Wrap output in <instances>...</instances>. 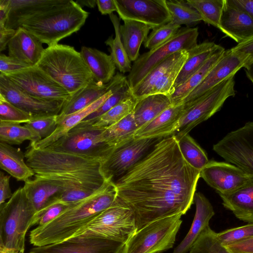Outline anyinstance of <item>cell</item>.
Returning <instances> with one entry per match:
<instances>
[{
  "label": "cell",
  "mask_w": 253,
  "mask_h": 253,
  "mask_svg": "<svg viewBox=\"0 0 253 253\" xmlns=\"http://www.w3.org/2000/svg\"><path fill=\"white\" fill-rule=\"evenodd\" d=\"M200 177V170L186 161L172 135L159 140L114 182L117 197L134 213L137 231L157 219L185 214Z\"/></svg>",
  "instance_id": "6da1fadb"
},
{
  "label": "cell",
  "mask_w": 253,
  "mask_h": 253,
  "mask_svg": "<svg viewBox=\"0 0 253 253\" xmlns=\"http://www.w3.org/2000/svg\"><path fill=\"white\" fill-rule=\"evenodd\" d=\"M25 156L35 177L49 181L61 190V195L45 208L81 201L98 190L107 180L101 171L102 163L91 158L38 148L31 143Z\"/></svg>",
  "instance_id": "7a4b0ae2"
},
{
  "label": "cell",
  "mask_w": 253,
  "mask_h": 253,
  "mask_svg": "<svg viewBox=\"0 0 253 253\" xmlns=\"http://www.w3.org/2000/svg\"><path fill=\"white\" fill-rule=\"evenodd\" d=\"M117 192L114 182L107 180L96 192L76 203L51 222L38 226L29 235L35 247L53 244L74 235L114 202Z\"/></svg>",
  "instance_id": "3957f363"
},
{
  "label": "cell",
  "mask_w": 253,
  "mask_h": 253,
  "mask_svg": "<svg viewBox=\"0 0 253 253\" xmlns=\"http://www.w3.org/2000/svg\"><path fill=\"white\" fill-rule=\"evenodd\" d=\"M88 13L75 1L64 0L52 8L25 20L21 25L48 46L79 31Z\"/></svg>",
  "instance_id": "277c9868"
},
{
  "label": "cell",
  "mask_w": 253,
  "mask_h": 253,
  "mask_svg": "<svg viewBox=\"0 0 253 253\" xmlns=\"http://www.w3.org/2000/svg\"><path fill=\"white\" fill-rule=\"evenodd\" d=\"M37 66L64 87L71 96L94 80L80 52L68 45L58 43L45 48Z\"/></svg>",
  "instance_id": "5b68a950"
},
{
  "label": "cell",
  "mask_w": 253,
  "mask_h": 253,
  "mask_svg": "<svg viewBox=\"0 0 253 253\" xmlns=\"http://www.w3.org/2000/svg\"><path fill=\"white\" fill-rule=\"evenodd\" d=\"M36 212L24 187H19L0 205V246L24 253L26 234Z\"/></svg>",
  "instance_id": "8992f818"
},
{
  "label": "cell",
  "mask_w": 253,
  "mask_h": 253,
  "mask_svg": "<svg viewBox=\"0 0 253 253\" xmlns=\"http://www.w3.org/2000/svg\"><path fill=\"white\" fill-rule=\"evenodd\" d=\"M136 231L133 212L117 197L111 206L72 237L99 238L125 244Z\"/></svg>",
  "instance_id": "52a82bcc"
},
{
  "label": "cell",
  "mask_w": 253,
  "mask_h": 253,
  "mask_svg": "<svg viewBox=\"0 0 253 253\" xmlns=\"http://www.w3.org/2000/svg\"><path fill=\"white\" fill-rule=\"evenodd\" d=\"M93 124L89 121L83 120L45 148L91 158L102 163L115 148L102 138V133L106 128L99 127Z\"/></svg>",
  "instance_id": "ba28073f"
},
{
  "label": "cell",
  "mask_w": 253,
  "mask_h": 253,
  "mask_svg": "<svg viewBox=\"0 0 253 253\" xmlns=\"http://www.w3.org/2000/svg\"><path fill=\"white\" fill-rule=\"evenodd\" d=\"M182 215L163 217L137 230L125 244L122 253H161L172 248L182 222Z\"/></svg>",
  "instance_id": "9c48e42d"
},
{
  "label": "cell",
  "mask_w": 253,
  "mask_h": 253,
  "mask_svg": "<svg viewBox=\"0 0 253 253\" xmlns=\"http://www.w3.org/2000/svg\"><path fill=\"white\" fill-rule=\"evenodd\" d=\"M234 77L222 81L193 102L184 104L185 110L174 134L177 139L213 116L228 98L235 95Z\"/></svg>",
  "instance_id": "30bf717a"
},
{
  "label": "cell",
  "mask_w": 253,
  "mask_h": 253,
  "mask_svg": "<svg viewBox=\"0 0 253 253\" xmlns=\"http://www.w3.org/2000/svg\"><path fill=\"white\" fill-rule=\"evenodd\" d=\"M198 28L181 27L170 40L159 47L140 55L133 62L126 77L132 89L156 65L171 55L181 50H188L198 44Z\"/></svg>",
  "instance_id": "8fae6325"
},
{
  "label": "cell",
  "mask_w": 253,
  "mask_h": 253,
  "mask_svg": "<svg viewBox=\"0 0 253 253\" xmlns=\"http://www.w3.org/2000/svg\"><path fill=\"white\" fill-rule=\"evenodd\" d=\"M213 150L226 162L253 175V121L228 133Z\"/></svg>",
  "instance_id": "7c38bea8"
},
{
  "label": "cell",
  "mask_w": 253,
  "mask_h": 253,
  "mask_svg": "<svg viewBox=\"0 0 253 253\" xmlns=\"http://www.w3.org/2000/svg\"><path fill=\"white\" fill-rule=\"evenodd\" d=\"M4 76L25 92L38 98L68 102L71 97L68 91L37 66Z\"/></svg>",
  "instance_id": "4fadbf2b"
},
{
  "label": "cell",
  "mask_w": 253,
  "mask_h": 253,
  "mask_svg": "<svg viewBox=\"0 0 253 253\" xmlns=\"http://www.w3.org/2000/svg\"><path fill=\"white\" fill-rule=\"evenodd\" d=\"M161 139L134 138L115 148L108 158L101 164V171L106 179L114 182L126 173Z\"/></svg>",
  "instance_id": "5bb4252c"
},
{
  "label": "cell",
  "mask_w": 253,
  "mask_h": 253,
  "mask_svg": "<svg viewBox=\"0 0 253 253\" xmlns=\"http://www.w3.org/2000/svg\"><path fill=\"white\" fill-rule=\"evenodd\" d=\"M0 94L17 107L32 115L33 118L58 115L67 102L34 96L21 89L1 74Z\"/></svg>",
  "instance_id": "9a60e30c"
},
{
  "label": "cell",
  "mask_w": 253,
  "mask_h": 253,
  "mask_svg": "<svg viewBox=\"0 0 253 253\" xmlns=\"http://www.w3.org/2000/svg\"><path fill=\"white\" fill-rule=\"evenodd\" d=\"M120 19L140 22L152 29L171 21L166 0H114Z\"/></svg>",
  "instance_id": "2e32d148"
},
{
  "label": "cell",
  "mask_w": 253,
  "mask_h": 253,
  "mask_svg": "<svg viewBox=\"0 0 253 253\" xmlns=\"http://www.w3.org/2000/svg\"><path fill=\"white\" fill-rule=\"evenodd\" d=\"M200 177L219 194L234 192L253 181V175L228 163L209 161L200 171Z\"/></svg>",
  "instance_id": "e0dca14e"
},
{
  "label": "cell",
  "mask_w": 253,
  "mask_h": 253,
  "mask_svg": "<svg viewBox=\"0 0 253 253\" xmlns=\"http://www.w3.org/2000/svg\"><path fill=\"white\" fill-rule=\"evenodd\" d=\"M125 244L107 239L72 237L61 242L35 247L34 253H122Z\"/></svg>",
  "instance_id": "ac0fdd59"
},
{
  "label": "cell",
  "mask_w": 253,
  "mask_h": 253,
  "mask_svg": "<svg viewBox=\"0 0 253 253\" xmlns=\"http://www.w3.org/2000/svg\"><path fill=\"white\" fill-rule=\"evenodd\" d=\"M244 56L231 50H225L222 57L211 69L203 82L183 100L189 104L197 100L206 92L235 74L247 64Z\"/></svg>",
  "instance_id": "d6986e66"
},
{
  "label": "cell",
  "mask_w": 253,
  "mask_h": 253,
  "mask_svg": "<svg viewBox=\"0 0 253 253\" xmlns=\"http://www.w3.org/2000/svg\"><path fill=\"white\" fill-rule=\"evenodd\" d=\"M127 82L126 77L119 72L107 84L94 80L73 95L58 115L62 117L81 110L98 100L110 90L123 85Z\"/></svg>",
  "instance_id": "ffe728a7"
},
{
  "label": "cell",
  "mask_w": 253,
  "mask_h": 253,
  "mask_svg": "<svg viewBox=\"0 0 253 253\" xmlns=\"http://www.w3.org/2000/svg\"><path fill=\"white\" fill-rule=\"evenodd\" d=\"M219 29L239 43L253 36V19L230 0H225Z\"/></svg>",
  "instance_id": "44dd1931"
},
{
  "label": "cell",
  "mask_w": 253,
  "mask_h": 253,
  "mask_svg": "<svg viewBox=\"0 0 253 253\" xmlns=\"http://www.w3.org/2000/svg\"><path fill=\"white\" fill-rule=\"evenodd\" d=\"M184 110V104L171 106L138 128L134 133V138H163L174 135Z\"/></svg>",
  "instance_id": "7402d4cb"
},
{
  "label": "cell",
  "mask_w": 253,
  "mask_h": 253,
  "mask_svg": "<svg viewBox=\"0 0 253 253\" xmlns=\"http://www.w3.org/2000/svg\"><path fill=\"white\" fill-rule=\"evenodd\" d=\"M42 43L22 27L17 30L8 44V56L29 66H37L43 53Z\"/></svg>",
  "instance_id": "603a6c76"
},
{
  "label": "cell",
  "mask_w": 253,
  "mask_h": 253,
  "mask_svg": "<svg viewBox=\"0 0 253 253\" xmlns=\"http://www.w3.org/2000/svg\"><path fill=\"white\" fill-rule=\"evenodd\" d=\"M194 202L196 211L191 226L187 235L172 253H187L202 231L208 226L215 212L209 200L201 193H196Z\"/></svg>",
  "instance_id": "cb8c5ba5"
},
{
  "label": "cell",
  "mask_w": 253,
  "mask_h": 253,
  "mask_svg": "<svg viewBox=\"0 0 253 253\" xmlns=\"http://www.w3.org/2000/svg\"><path fill=\"white\" fill-rule=\"evenodd\" d=\"M123 85L110 90L98 100L81 110L62 117L57 115V127L55 131L44 139L41 140L36 143H30L38 148L43 149L47 147L65 135L71 129L97 109L109 96Z\"/></svg>",
  "instance_id": "d4e9b609"
},
{
  "label": "cell",
  "mask_w": 253,
  "mask_h": 253,
  "mask_svg": "<svg viewBox=\"0 0 253 253\" xmlns=\"http://www.w3.org/2000/svg\"><path fill=\"white\" fill-rule=\"evenodd\" d=\"M64 0H10V12L5 27L17 30L27 19L49 9Z\"/></svg>",
  "instance_id": "484cf974"
},
{
  "label": "cell",
  "mask_w": 253,
  "mask_h": 253,
  "mask_svg": "<svg viewBox=\"0 0 253 253\" xmlns=\"http://www.w3.org/2000/svg\"><path fill=\"white\" fill-rule=\"evenodd\" d=\"M223 207L236 218L253 223V181L238 190L227 194H218Z\"/></svg>",
  "instance_id": "4316f807"
},
{
  "label": "cell",
  "mask_w": 253,
  "mask_h": 253,
  "mask_svg": "<svg viewBox=\"0 0 253 253\" xmlns=\"http://www.w3.org/2000/svg\"><path fill=\"white\" fill-rule=\"evenodd\" d=\"M0 167L18 181L25 182L34 176L20 148L0 142Z\"/></svg>",
  "instance_id": "83f0119b"
},
{
  "label": "cell",
  "mask_w": 253,
  "mask_h": 253,
  "mask_svg": "<svg viewBox=\"0 0 253 253\" xmlns=\"http://www.w3.org/2000/svg\"><path fill=\"white\" fill-rule=\"evenodd\" d=\"M80 53L95 81L107 84L111 81L116 66L110 55L84 46L82 47Z\"/></svg>",
  "instance_id": "f1b7e54d"
},
{
  "label": "cell",
  "mask_w": 253,
  "mask_h": 253,
  "mask_svg": "<svg viewBox=\"0 0 253 253\" xmlns=\"http://www.w3.org/2000/svg\"><path fill=\"white\" fill-rule=\"evenodd\" d=\"M187 50H181L169 56L152 69L132 89V96L136 99L150 95L156 83L168 71L188 57Z\"/></svg>",
  "instance_id": "f546056e"
},
{
  "label": "cell",
  "mask_w": 253,
  "mask_h": 253,
  "mask_svg": "<svg viewBox=\"0 0 253 253\" xmlns=\"http://www.w3.org/2000/svg\"><path fill=\"white\" fill-rule=\"evenodd\" d=\"M136 100L133 113L138 128L173 106L169 95L161 93L149 95Z\"/></svg>",
  "instance_id": "4dcf8cb0"
},
{
  "label": "cell",
  "mask_w": 253,
  "mask_h": 253,
  "mask_svg": "<svg viewBox=\"0 0 253 253\" xmlns=\"http://www.w3.org/2000/svg\"><path fill=\"white\" fill-rule=\"evenodd\" d=\"M219 46L213 42H205L187 50L188 57L175 81L173 90L184 83L196 72L214 53Z\"/></svg>",
  "instance_id": "1f68e13d"
},
{
  "label": "cell",
  "mask_w": 253,
  "mask_h": 253,
  "mask_svg": "<svg viewBox=\"0 0 253 253\" xmlns=\"http://www.w3.org/2000/svg\"><path fill=\"white\" fill-rule=\"evenodd\" d=\"M120 27L122 42L130 61L134 62L140 56L141 44L147 39L151 28L143 23L124 20Z\"/></svg>",
  "instance_id": "d6a6232c"
},
{
  "label": "cell",
  "mask_w": 253,
  "mask_h": 253,
  "mask_svg": "<svg viewBox=\"0 0 253 253\" xmlns=\"http://www.w3.org/2000/svg\"><path fill=\"white\" fill-rule=\"evenodd\" d=\"M225 49L220 45L204 65L184 83L175 88L169 95L173 106L182 104L184 99L205 79L211 69L222 57Z\"/></svg>",
  "instance_id": "836d02e7"
},
{
  "label": "cell",
  "mask_w": 253,
  "mask_h": 253,
  "mask_svg": "<svg viewBox=\"0 0 253 253\" xmlns=\"http://www.w3.org/2000/svg\"><path fill=\"white\" fill-rule=\"evenodd\" d=\"M23 187L37 212L48 205L62 192L53 183L35 177L26 181Z\"/></svg>",
  "instance_id": "e575fe53"
},
{
  "label": "cell",
  "mask_w": 253,
  "mask_h": 253,
  "mask_svg": "<svg viewBox=\"0 0 253 253\" xmlns=\"http://www.w3.org/2000/svg\"><path fill=\"white\" fill-rule=\"evenodd\" d=\"M137 129L132 112L119 122L106 128L102 136L107 143L115 148L134 139Z\"/></svg>",
  "instance_id": "d590c367"
},
{
  "label": "cell",
  "mask_w": 253,
  "mask_h": 253,
  "mask_svg": "<svg viewBox=\"0 0 253 253\" xmlns=\"http://www.w3.org/2000/svg\"><path fill=\"white\" fill-rule=\"evenodd\" d=\"M109 15L115 30V37L113 38L112 36H110L105 43L110 47V55L120 72L122 74L129 73L132 65L122 42L120 32V19L113 13Z\"/></svg>",
  "instance_id": "8d00e7d4"
},
{
  "label": "cell",
  "mask_w": 253,
  "mask_h": 253,
  "mask_svg": "<svg viewBox=\"0 0 253 253\" xmlns=\"http://www.w3.org/2000/svg\"><path fill=\"white\" fill-rule=\"evenodd\" d=\"M26 140L36 143L41 139L25 125L0 121V142L12 145H20Z\"/></svg>",
  "instance_id": "74e56055"
},
{
  "label": "cell",
  "mask_w": 253,
  "mask_h": 253,
  "mask_svg": "<svg viewBox=\"0 0 253 253\" xmlns=\"http://www.w3.org/2000/svg\"><path fill=\"white\" fill-rule=\"evenodd\" d=\"M177 140L179 150L186 161L201 171L209 162L206 152L189 133Z\"/></svg>",
  "instance_id": "f35d334b"
},
{
  "label": "cell",
  "mask_w": 253,
  "mask_h": 253,
  "mask_svg": "<svg viewBox=\"0 0 253 253\" xmlns=\"http://www.w3.org/2000/svg\"><path fill=\"white\" fill-rule=\"evenodd\" d=\"M166 3L171 16V21L175 24L189 27L202 20L199 12L187 0H166Z\"/></svg>",
  "instance_id": "ab89813d"
},
{
  "label": "cell",
  "mask_w": 253,
  "mask_h": 253,
  "mask_svg": "<svg viewBox=\"0 0 253 253\" xmlns=\"http://www.w3.org/2000/svg\"><path fill=\"white\" fill-rule=\"evenodd\" d=\"M199 12L202 20L218 29L225 0H187Z\"/></svg>",
  "instance_id": "60d3db41"
},
{
  "label": "cell",
  "mask_w": 253,
  "mask_h": 253,
  "mask_svg": "<svg viewBox=\"0 0 253 253\" xmlns=\"http://www.w3.org/2000/svg\"><path fill=\"white\" fill-rule=\"evenodd\" d=\"M189 253H231L217 238L216 232L210 225L201 233L191 248Z\"/></svg>",
  "instance_id": "b9f144b4"
},
{
  "label": "cell",
  "mask_w": 253,
  "mask_h": 253,
  "mask_svg": "<svg viewBox=\"0 0 253 253\" xmlns=\"http://www.w3.org/2000/svg\"><path fill=\"white\" fill-rule=\"evenodd\" d=\"M136 101L134 97L123 101L101 116L94 126L107 128L116 124L133 112Z\"/></svg>",
  "instance_id": "7bdbcfd3"
},
{
  "label": "cell",
  "mask_w": 253,
  "mask_h": 253,
  "mask_svg": "<svg viewBox=\"0 0 253 253\" xmlns=\"http://www.w3.org/2000/svg\"><path fill=\"white\" fill-rule=\"evenodd\" d=\"M132 97L133 96L131 88L127 82L109 96L97 109L89 114L84 120L94 123L101 116L114 106L123 101Z\"/></svg>",
  "instance_id": "ee69618b"
},
{
  "label": "cell",
  "mask_w": 253,
  "mask_h": 253,
  "mask_svg": "<svg viewBox=\"0 0 253 253\" xmlns=\"http://www.w3.org/2000/svg\"><path fill=\"white\" fill-rule=\"evenodd\" d=\"M180 28L181 26L170 21L152 29L143 42L144 47L149 50L159 47L175 35Z\"/></svg>",
  "instance_id": "f6af8a7d"
},
{
  "label": "cell",
  "mask_w": 253,
  "mask_h": 253,
  "mask_svg": "<svg viewBox=\"0 0 253 253\" xmlns=\"http://www.w3.org/2000/svg\"><path fill=\"white\" fill-rule=\"evenodd\" d=\"M33 117L17 107L0 94V121L14 123H26Z\"/></svg>",
  "instance_id": "bcb514c9"
},
{
  "label": "cell",
  "mask_w": 253,
  "mask_h": 253,
  "mask_svg": "<svg viewBox=\"0 0 253 253\" xmlns=\"http://www.w3.org/2000/svg\"><path fill=\"white\" fill-rule=\"evenodd\" d=\"M57 115L33 118L25 126L37 133L41 140L50 136L57 127Z\"/></svg>",
  "instance_id": "7dc6e473"
},
{
  "label": "cell",
  "mask_w": 253,
  "mask_h": 253,
  "mask_svg": "<svg viewBox=\"0 0 253 253\" xmlns=\"http://www.w3.org/2000/svg\"><path fill=\"white\" fill-rule=\"evenodd\" d=\"M217 238L224 247L253 237V223L216 233Z\"/></svg>",
  "instance_id": "c3c4849f"
},
{
  "label": "cell",
  "mask_w": 253,
  "mask_h": 253,
  "mask_svg": "<svg viewBox=\"0 0 253 253\" xmlns=\"http://www.w3.org/2000/svg\"><path fill=\"white\" fill-rule=\"evenodd\" d=\"M76 203L72 204L58 203L43 208L36 212L33 220V226L35 225L42 226L51 222Z\"/></svg>",
  "instance_id": "681fc988"
},
{
  "label": "cell",
  "mask_w": 253,
  "mask_h": 253,
  "mask_svg": "<svg viewBox=\"0 0 253 253\" xmlns=\"http://www.w3.org/2000/svg\"><path fill=\"white\" fill-rule=\"evenodd\" d=\"M31 67L21 61L3 54H0V74L7 75Z\"/></svg>",
  "instance_id": "f907efd6"
},
{
  "label": "cell",
  "mask_w": 253,
  "mask_h": 253,
  "mask_svg": "<svg viewBox=\"0 0 253 253\" xmlns=\"http://www.w3.org/2000/svg\"><path fill=\"white\" fill-rule=\"evenodd\" d=\"M231 49L234 52L246 57L247 63L253 61V36Z\"/></svg>",
  "instance_id": "816d5d0a"
},
{
  "label": "cell",
  "mask_w": 253,
  "mask_h": 253,
  "mask_svg": "<svg viewBox=\"0 0 253 253\" xmlns=\"http://www.w3.org/2000/svg\"><path fill=\"white\" fill-rule=\"evenodd\" d=\"M224 247L231 253H253V237Z\"/></svg>",
  "instance_id": "f5cc1de1"
},
{
  "label": "cell",
  "mask_w": 253,
  "mask_h": 253,
  "mask_svg": "<svg viewBox=\"0 0 253 253\" xmlns=\"http://www.w3.org/2000/svg\"><path fill=\"white\" fill-rule=\"evenodd\" d=\"M10 178V176L0 171V205L4 203L6 200L9 199L13 195L9 184Z\"/></svg>",
  "instance_id": "db71d44e"
},
{
  "label": "cell",
  "mask_w": 253,
  "mask_h": 253,
  "mask_svg": "<svg viewBox=\"0 0 253 253\" xmlns=\"http://www.w3.org/2000/svg\"><path fill=\"white\" fill-rule=\"evenodd\" d=\"M16 30L6 28L4 24H0V51L5 49L15 34Z\"/></svg>",
  "instance_id": "11a10c76"
},
{
  "label": "cell",
  "mask_w": 253,
  "mask_h": 253,
  "mask_svg": "<svg viewBox=\"0 0 253 253\" xmlns=\"http://www.w3.org/2000/svg\"><path fill=\"white\" fill-rule=\"evenodd\" d=\"M96 5L99 12L103 15H110L114 11H117V7L114 0H97Z\"/></svg>",
  "instance_id": "9f6ffc18"
},
{
  "label": "cell",
  "mask_w": 253,
  "mask_h": 253,
  "mask_svg": "<svg viewBox=\"0 0 253 253\" xmlns=\"http://www.w3.org/2000/svg\"><path fill=\"white\" fill-rule=\"evenodd\" d=\"M235 6L246 12L253 19V0H230Z\"/></svg>",
  "instance_id": "6f0895ef"
},
{
  "label": "cell",
  "mask_w": 253,
  "mask_h": 253,
  "mask_svg": "<svg viewBox=\"0 0 253 253\" xmlns=\"http://www.w3.org/2000/svg\"><path fill=\"white\" fill-rule=\"evenodd\" d=\"M10 12V0H0V24L6 22Z\"/></svg>",
  "instance_id": "680465c9"
},
{
  "label": "cell",
  "mask_w": 253,
  "mask_h": 253,
  "mask_svg": "<svg viewBox=\"0 0 253 253\" xmlns=\"http://www.w3.org/2000/svg\"><path fill=\"white\" fill-rule=\"evenodd\" d=\"M244 68L247 77L253 84V61L247 63Z\"/></svg>",
  "instance_id": "91938a15"
},
{
  "label": "cell",
  "mask_w": 253,
  "mask_h": 253,
  "mask_svg": "<svg viewBox=\"0 0 253 253\" xmlns=\"http://www.w3.org/2000/svg\"><path fill=\"white\" fill-rule=\"evenodd\" d=\"M76 2L81 6L82 5L90 8H93L96 4V0H77Z\"/></svg>",
  "instance_id": "94428289"
},
{
  "label": "cell",
  "mask_w": 253,
  "mask_h": 253,
  "mask_svg": "<svg viewBox=\"0 0 253 253\" xmlns=\"http://www.w3.org/2000/svg\"><path fill=\"white\" fill-rule=\"evenodd\" d=\"M0 253H18L17 252L0 246Z\"/></svg>",
  "instance_id": "6125c7cd"
},
{
  "label": "cell",
  "mask_w": 253,
  "mask_h": 253,
  "mask_svg": "<svg viewBox=\"0 0 253 253\" xmlns=\"http://www.w3.org/2000/svg\"><path fill=\"white\" fill-rule=\"evenodd\" d=\"M29 253H34L33 252L30 251V252Z\"/></svg>",
  "instance_id": "be15d7a7"
}]
</instances>
